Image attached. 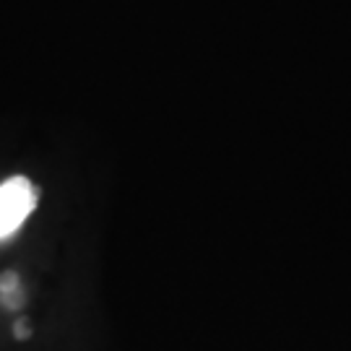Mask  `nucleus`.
<instances>
[{
  "mask_svg": "<svg viewBox=\"0 0 351 351\" xmlns=\"http://www.w3.org/2000/svg\"><path fill=\"white\" fill-rule=\"evenodd\" d=\"M37 206V190L26 177L0 182V239L13 237Z\"/></svg>",
  "mask_w": 351,
  "mask_h": 351,
  "instance_id": "1",
  "label": "nucleus"
},
{
  "mask_svg": "<svg viewBox=\"0 0 351 351\" xmlns=\"http://www.w3.org/2000/svg\"><path fill=\"white\" fill-rule=\"evenodd\" d=\"M0 300L5 302L8 307H19L24 294H21V281L16 274H3L0 276Z\"/></svg>",
  "mask_w": 351,
  "mask_h": 351,
  "instance_id": "2",
  "label": "nucleus"
},
{
  "mask_svg": "<svg viewBox=\"0 0 351 351\" xmlns=\"http://www.w3.org/2000/svg\"><path fill=\"white\" fill-rule=\"evenodd\" d=\"M16 339H29V323H16Z\"/></svg>",
  "mask_w": 351,
  "mask_h": 351,
  "instance_id": "3",
  "label": "nucleus"
}]
</instances>
